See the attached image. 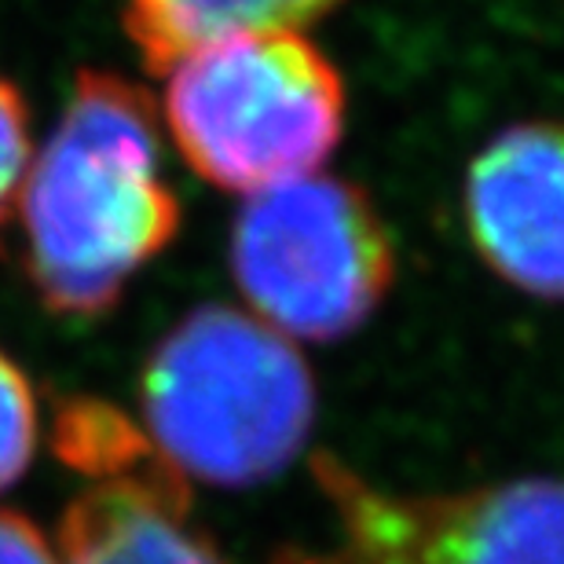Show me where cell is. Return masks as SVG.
<instances>
[{
    "mask_svg": "<svg viewBox=\"0 0 564 564\" xmlns=\"http://www.w3.org/2000/svg\"><path fill=\"white\" fill-rule=\"evenodd\" d=\"M19 209L41 301L77 319L115 308L180 231V202L158 169L151 96L121 74H77L59 129L30 162Z\"/></svg>",
    "mask_w": 564,
    "mask_h": 564,
    "instance_id": "6da1fadb",
    "label": "cell"
},
{
    "mask_svg": "<svg viewBox=\"0 0 564 564\" xmlns=\"http://www.w3.org/2000/svg\"><path fill=\"white\" fill-rule=\"evenodd\" d=\"M140 403L158 455L217 488L279 477L315 422V386L290 337L228 304H202L158 341Z\"/></svg>",
    "mask_w": 564,
    "mask_h": 564,
    "instance_id": "7a4b0ae2",
    "label": "cell"
},
{
    "mask_svg": "<svg viewBox=\"0 0 564 564\" xmlns=\"http://www.w3.org/2000/svg\"><path fill=\"white\" fill-rule=\"evenodd\" d=\"M162 118L213 187L257 195L312 176L345 132V82L301 30L202 44L165 70Z\"/></svg>",
    "mask_w": 564,
    "mask_h": 564,
    "instance_id": "3957f363",
    "label": "cell"
},
{
    "mask_svg": "<svg viewBox=\"0 0 564 564\" xmlns=\"http://www.w3.org/2000/svg\"><path fill=\"white\" fill-rule=\"evenodd\" d=\"M231 275L275 334L337 341L386 301L397 250L364 191L312 173L246 195L231 231Z\"/></svg>",
    "mask_w": 564,
    "mask_h": 564,
    "instance_id": "277c9868",
    "label": "cell"
},
{
    "mask_svg": "<svg viewBox=\"0 0 564 564\" xmlns=\"http://www.w3.org/2000/svg\"><path fill=\"white\" fill-rule=\"evenodd\" d=\"M315 480L337 513L345 564H564V480L397 495L330 455L315 458Z\"/></svg>",
    "mask_w": 564,
    "mask_h": 564,
    "instance_id": "5b68a950",
    "label": "cell"
},
{
    "mask_svg": "<svg viewBox=\"0 0 564 564\" xmlns=\"http://www.w3.org/2000/svg\"><path fill=\"white\" fill-rule=\"evenodd\" d=\"M473 250L513 290L564 301V121H521L466 169Z\"/></svg>",
    "mask_w": 564,
    "mask_h": 564,
    "instance_id": "8992f818",
    "label": "cell"
},
{
    "mask_svg": "<svg viewBox=\"0 0 564 564\" xmlns=\"http://www.w3.org/2000/svg\"><path fill=\"white\" fill-rule=\"evenodd\" d=\"M184 517L187 480L173 469L96 480L63 517L59 564H220Z\"/></svg>",
    "mask_w": 564,
    "mask_h": 564,
    "instance_id": "52a82bcc",
    "label": "cell"
},
{
    "mask_svg": "<svg viewBox=\"0 0 564 564\" xmlns=\"http://www.w3.org/2000/svg\"><path fill=\"white\" fill-rule=\"evenodd\" d=\"M341 0H126V33L151 74L202 44L261 30H304Z\"/></svg>",
    "mask_w": 564,
    "mask_h": 564,
    "instance_id": "ba28073f",
    "label": "cell"
},
{
    "mask_svg": "<svg viewBox=\"0 0 564 564\" xmlns=\"http://www.w3.org/2000/svg\"><path fill=\"white\" fill-rule=\"evenodd\" d=\"M55 451H59L63 462L88 473L93 480L154 477V473L173 469L129 414L93 397H74L59 403Z\"/></svg>",
    "mask_w": 564,
    "mask_h": 564,
    "instance_id": "9c48e42d",
    "label": "cell"
},
{
    "mask_svg": "<svg viewBox=\"0 0 564 564\" xmlns=\"http://www.w3.org/2000/svg\"><path fill=\"white\" fill-rule=\"evenodd\" d=\"M37 447V400L26 375L0 352V491L26 473Z\"/></svg>",
    "mask_w": 564,
    "mask_h": 564,
    "instance_id": "30bf717a",
    "label": "cell"
},
{
    "mask_svg": "<svg viewBox=\"0 0 564 564\" xmlns=\"http://www.w3.org/2000/svg\"><path fill=\"white\" fill-rule=\"evenodd\" d=\"M30 162V110L22 104L19 88L0 74V239H4L11 213L19 206Z\"/></svg>",
    "mask_w": 564,
    "mask_h": 564,
    "instance_id": "8fae6325",
    "label": "cell"
},
{
    "mask_svg": "<svg viewBox=\"0 0 564 564\" xmlns=\"http://www.w3.org/2000/svg\"><path fill=\"white\" fill-rule=\"evenodd\" d=\"M0 564H59L41 528L22 513L0 510Z\"/></svg>",
    "mask_w": 564,
    "mask_h": 564,
    "instance_id": "7c38bea8",
    "label": "cell"
}]
</instances>
